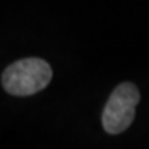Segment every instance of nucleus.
I'll list each match as a JSON object with an SVG mask.
<instances>
[{
    "label": "nucleus",
    "instance_id": "1",
    "mask_svg": "<svg viewBox=\"0 0 149 149\" xmlns=\"http://www.w3.org/2000/svg\"><path fill=\"white\" fill-rule=\"evenodd\" d=\"M52 79V67L40 58L12 63L2 73V85L12 96H31L44 90Z\"/></svg>",
    "mask_w": 149,
    "mask_h": 149
},
{
    "label": "nucleus",
    "instance_id": "2",
    "mask_svg": "<svg viewBox=\"0 0 149 149\" xmlns=\"http://www.w3.org/2000/svg\"><path fill=\"white\" fill-rule=\"evenodd\" d=\"M140 91L131 82H123L113 90L102 113V126L108 134H120L131 126Z\"/></svg>",
    "mask_w": 149,
    "mask_h": 149
}]
</instances>
